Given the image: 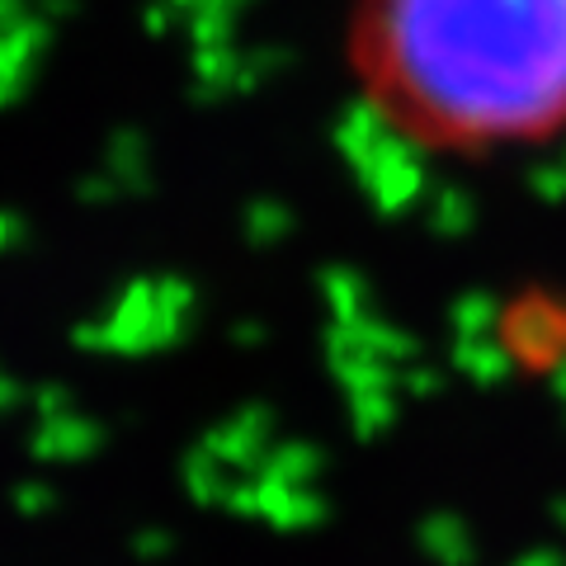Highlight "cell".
Instances as JSON below:
<instances>
[{
    "mask_svg": "<svg viewBox=\"0 0 566 566\" xmlns=\"http://www.w3.org/2000/svg\"><path fill=\"white\" fill-rule=\"evenodd\" d=\"M326 297H331V307L340 312V322H349V316H354V279L345 270L326 274Z\"/></svg>",
    "mask_w": 566,
    "mask_h": 566,
    "instance_id": "9c48e42d",
    "label": "cell"
},
{
    "mask_svg": "<svg viewBox=\"0 0 566 566\" xmlns=\"http://www.w3.org/2000/svg\"><path fill=\"white\" fill-rule=\"evenodd\" d=\"M193 312V289L175 274L137 279L123 289L114 312L104 322L81 331V345L91 349H118V354H142V349H161L175 345L185 335V322Z\"/></svg>",
    "mask_w": 566,
    "mask_h": 566,
    "instance_id": "7a4b0ae2",
    "label": "cell"
},
{
    "mask_svg": "<svg viewBox=\"0 0 566 566\" xmlns=\"http://www.w3.org/2000/svg\"><path fill=\"white\" fill-rule=\"evenodd\" d=\"M14 505H20L24 515H39V510H48V505H52V491H48V486L24 482L20 491H14Z\"/></svg>",
    "mask_w": 566,
    "mask_h": 566,
    "instance_id": "30bf717a",
    "label": "cell"
},
{
    "mask_svg": "<svg viewBox=\"0 0 566 566\" xmlns=\"http://www.w3.org/2000/svg\"><path fill=\"white\" fill-rule=\"evenodd\" d=\"M289 227H293V218H289V208H279V203H251V212H245V237H251L255 245H274L279 237H289Z\"/></svg>",
    "mask_w": 566,
    "mask_h": 566,
    "instance_id": "52a82bcc",
    "label": "cell"
},
{
    "mask_svg": "<svg viewBox=\"0 0 566 566\" xmlns=\"http://www.w3.org/2000/svg\"><path fill=\"white\" fill-rule=\"evenodd\" d=\"M24 232H29V227H24L20 212H0V251L20 245V241H24Z\"/></svg>",
    "mask_w": 566,
    "mask_h": 566,
    "instance_id": "7c38bea8",
    "label": "cell"
},
{
    "mask_svg": "<svg viewBox=\"0 0 566 566\" xmlns=\"http://www.w3.org/2000/svg\"><path fill=\"white\" fill-rule=\"evenodd\" d=\"M99 449V424L81 411H57V416H39L33 430V453L52 458V463H71V458H91Z\"/></svg>",
    "mask_w": 566,
    "mask_h": 566,
    "instance_id": "5b68a950",
    "label": "cell"
},
{
    "mask_svg": "<svg viewBox=\"0 0 566 566\" xmlns=\"http://www.w3.org/2000/svg\"><path fill=\"white\" fill-rule=\"evenodd\" d=\"M142 161H147V147H142V137L118 133V137H114V147H109V180H114V189L128 180V170L142 175Z\"/></svg>",
    "mask_w": 566,
    "mask_h": 566,
    "instance_id": "ba28073f",
    "label": "cell"
},
{
    "mask_svg": "<svg viewBox=\"0 0 566 566\" xmlns=\"http://www.w3.org/2000/svg\"><path fill=\"white\" fill-rule=\"evenodd\" d=\"M349 66L420 156L566 142V0H359Z\"/></svg>",
    "mask_w": 566,
    "mask_h": 566,
    "instance_id": "6da1fadb",
    "label": "cell"
},
{
    "mask_svg": "<svg viewBox=\"0 0 566 566\" xmlns=\"http://www.w3.org/2000/svg\"><path fill=\"white\" fill-rule=\"evenodd\" d=\"M208 453H218L227 468L241 472V468H255L270 458L274 449V416L270 411H241V416H227L218 430H208L203 439Z\"/></svg>",
    "mask_w": 566,
    "mask_h": 566,
    "instance_id": "3957f363",
    "label": "cell"
},
{
    "mask_svg": "<svg viewBox=\"0 0 566 566\" xmlns=\"http://www.w3.org/2000/svg\"><path fill=\"white\" fill-rule=\"evenodd\" d=\"M312 472H316V449L303 444H274L270 458L260 463V476H279V482H297V486H307Z\"/></svg>",
    "mask_w": 566,
    "mask_h": 566,
    "instance_id": "8992f818",
    "label": "cell"
},
{
    "mask_svg": "<svg viewBox=\"0 0 566 566\" xmlns=\"http://www.w3.org/2000/svg\"><path fill=\"white\" fill-rule=\"evenodd\" d=\"M175 10H185V14H199V10H227V14H241L251 0H170Z\"/></svg>",
    "mask_w": 566,
    "mask_h": 566,
    "instance_id": "8fae6325",
    "label": "cell"
},
{
    "mask_svg": "<svg viewBox=\"0 0 566 566\" xmlns=\"http://www.w3.org/2000/svg\"><path fill=\"white\" fill-rule=\"evenodd\" d=\"M43 39H48L43 14H20L10 29H0V109L24 95L33 62L43 52Z\"/></svg>",
    "mask_w": 566,
    "mask_h": 566,
    "instance_id": "277c9868",
    "label": "cell"
},
{
    "mask_svg": "<svg viewBox=\"0 0 566 566\" xmlns=\"http://www.w3.org/2000/svg\"><path fill=\"white\" fill-rule=\"evenodd\" d=\"M14 397H20V387H14L6 374H0V411H6V406H14Z\"/></svg>",
    "mask_w": 566,
    "mask_h": 566,
    "instance_id": "4fadbf2b",
    "label": "cell"
}]
</instances>
